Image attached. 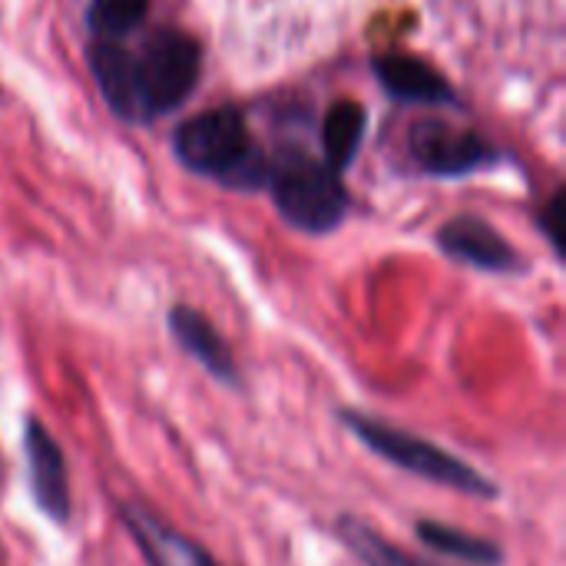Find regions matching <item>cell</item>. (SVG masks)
Masks as SVG:
<instances>
[{
    "instance_id": "obj_2",
    "label": "cell",
    "mask_w": 566,
    "mask_h": 566,
    "mask_svg": "<svg viewBox=\"0 0 566 566\" xmlns=\"http://www.w3.org/2000/svg\"><path fill=\"white\" fill-rule=\"evenodd\" d=\"M176 153L189 169L226 186H259L269 176V166L235 109H209L182 123L176 133Z\"/></svg>"
},
{
    "instance_id": "obj_4",
    "label": "cell",
    "mask_w": 566,
    "mask_h": 566,
    "mask_svg": "<svg viewBox=\"0 0 566 566\" xmlns=\"http://www.w3.org/2000/svg\"><path fill=\"white\" fill-rule=\"evenodd\" d=\"M279 212L305 232H328L342 222L348 196L338 182V172L312 163L305 156L285 159L272 179Z\"/></svg>"
},
{
    "instance_id": "obj_12",
    "label": "cell",
    "mask_w": 566,
    "mask_h": 566,
    "mask_svg": "<svg viewBox=\"0 0 566 566\" xmlns=\"http://www.w3.org/2000/svg\"><path fill=\"white\" fill-rule=\"evenodd\" d=\"M418 534H421V541H424L428 547H434V551L444 554V557H458V560H468V564L478 566L501 564V551H497L491 541L461 534V531H454V527H444V524H421Z\"/></svg>"
},
{
    "instance_id": "obj_6",
    "label": "cell",
    "mask_w": 566,
    "mask_h": 566,
    "mask_svg": "<svg viewBox=\"0 0 566 566\" xmlns=\"http://www.w3.org/2000/svg\"><path fill=\"white\" fill-rule=\"evenodd\" d=\"M123 521H126L129 534L136 537L139 551L146 554V560L153 566H219L199 544H192L189 537L176 534L172 527L156 521L139 504H126L123 507Z\"/></svg>"
},
{
    "instance_id": "obj_13",
    "label": "cell",
    "mask_w": 566,
    "mask_h": 566,
    "mask_svg": "<svg viewBox=\"0 0 566 566\" xmlns=\"http://www.w3.org/2000/svg\"><path fill=\"white\" fill-rule=\"evenodd\" d=\"M149 0H93L90 27L99 40L119 43V36L133 33L146 20Z\"/></svg>"
},
{
    "instance_id": "obj_5",
    "label": "cell",
    "mask_w": 566,
    "mask_h": 566,
    "mask_svg": "<svg viewBox=\"0 0 566 566\" xmlns=\"http://www.w3.org/2000/svg\"><path fill=\"white\" fill-rule=\"evenodd\" d=\"M23 444H27V468H30V488H33L36 504L46 511V517L66 521L70 488H66V468H63L60 448L53 444V438L36 421L27 424Z\"/></svg>"
},
{
    "instance_id": "obj_9",
    "label": "cell",
    "mask_w": 566,
    "mask_h": 566,
    "mask_svg": "<svg viewBox=\"0 0 566 566\" xmlns=\"http://www.w3.org/2000/svg\"><path fill=\"white\" fill-rule=\"evenodd\" d=\"M169 328H172V335L179 338V345H182L196 361H202L219 381H229V385H232V381L239 378L235 361H232L226 342L212 332V325H209L199 312H192V308H172Z\"/></svg>"
},
{
    "instance_id": "obj_3",
    "label": "cell",
    "mask_w": 566,
    "mask_h": 566,
    "mask_svg": "<svg viewBox=\"0 0 566 566\" xmlns=\"http://www.w3.org/2000/svg\"><path fill=\"white\" fill-rule=\"evenodd\" d=\"M345 424L375 454H381L385 461H391V464H398V468H405L424 481H434V484H444V488H454V491L474 494V497H494V484L481 471L468 468L454 454H448V451H441V448H434L415 434L395 431V428L371 421L365 415H345Z\"/></svg>"
},
{
    "instance_id": "obj_11",
    "label": "cell",
    "mask_w": 566,
    "mask_h": 566,
    "mask_svg": "<svg viewBox=\"0 0 566 566\" xmlns=\"http://www.w3.org/2000/svg\"><path fill=\"white\" fill-rule=\"evenodd\" d=\"M365 136V109L352 99H342L328 109L325 116V129H322V143H325V166L328 169H345Z\"/></svg>"
},
{
    "instance_id": "obj_8",
    "label": "cell",
    "mask_w": 566,
    "mask_h": 566,
    "mask_svg": "<svg viewBox=\"0 0 566 566\" xmlns=\"http://www.w3.org/2000/svg\"><path fill=\"white\" fill-rule=\"evenodd\" d=\"M441 245L448 255L488 269V272H511L517 265L514 249L481 219H454L441 229Z\"/></svg>"
},
{
    "instance_id": "obj_7",
    "label": "cell",
    "mask_w": 566,
    "mask_h": 566,
    "mask_svg": "<svg viewBox=\"0 0 566 566\" xmlns=\"http://www.w3.org/2000/svg\"><path fill=\"white\" fill-rule=\"evenodd\" d=\"M415 156L421 159L424 169L431 172H444V176H458L468 172L474 166H481L488 159V146L464 129H451V126H418L415 133Z\"/></svg>"
},
{
    "instance_id": "obj_10",
    "label": "cell",
    "mask_w": 566,
    "mask_h": 566,
    "mask_svg": "<svg viewBox=\"0 0 566 566\" xmlns=\"http://www.w3.org/2000/svg\"><path fill=\"white\" fill-rule=\"evenodd\" d=\"M378 76L401 99H421V103L451 99L448 83L428 63H421L415 56H381L378 60Z\"/></svg>"
},
{
    "instance_id": "obj_1",
    "label": "cell",
    "mask_w": 566,
    "mask_h": 566,
    "mask_svg": "<svg viewBox=\"0 0 566 566\" xmlns=\"http://www.w3.org/2000/svg\"><path fill=\"white\" fill-rule=\"evenodd\" d=\"M90 66L109 99V106L126 119H149L179 106L199 76V46L182 30H156L129 53L113 40H96L90 50Z\"/></svg>"
},
{
    "instance_id": "obj_14",
    "label": "cell",
    "mask_w": 566,
    "mask_h": 566,
    "mask_svg": "<svg viewBox=\"0 0 566 566\" xmlns=\"http://www.w3.org/2000/svg\"><path fill=\"white\" fill-rule=\"evenodd\" d=\"M342 541L348 544L352 554H358L368 566H431L415 560V557H408V554H401L385 537H378L371 527H365V524H358L352 517L342 521Z\"/></svg>"
}]
</instances>
